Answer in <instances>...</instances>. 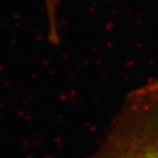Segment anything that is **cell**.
Masks as SVG:
<instances>
[{"mask_svg":"<svg viewBox=\"0 0 158 158\" xmlns=\"http://www.w3.org/2000/svg\"><path fill=\"white\" fill-rule=\"evenodd\" d=\"M84 158H158V80L124 96L100 143Z\"/></svg>","mask_w":158,"mask_h":158,"instance_id":"obj_1","label":"cell"},{"mask_svg":"<svg viewBox=\"0 0 158 158\" xmlns=\"http://www.w3.org/2000/svg\"><path fill=\"white\" fill-rule=\"evenodd\" d=\"M44 3V9L47 13L54 12L56 10V0H43Z\"/></svg>","mask_w":158,"mask_h":158,"instance_id":"obj_2","label":"cell"}]
</instances>
